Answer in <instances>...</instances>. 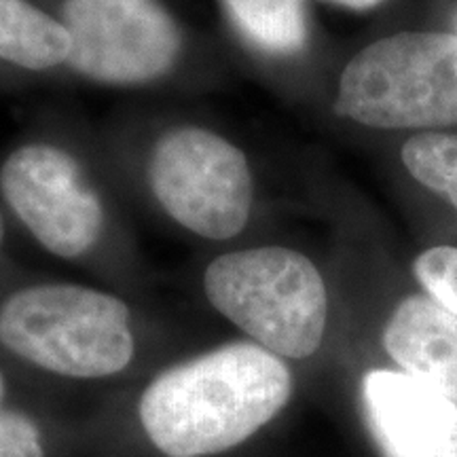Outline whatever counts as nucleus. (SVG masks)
<instances>
[{
    "label": "nucleus",
    "instance_id": "obj_1",
    "mask_svg": "<svg viewBox=\"0 0 457 457\" xmlns=\"http://www.w3.org/2000/svg\"><path fill=\"white\" fill-rule=\"evenodd\" d=\"M290 394L284 358L253 341H231L162 370L142 392L140 421L163 455H214L270 424Z\"/></svg>",
    "mask_w": 457,
    "mask_h": 457
},
{
    "label": "nucleus",
    "instance_id": "obj_2",
    "mask_svg": "<svg viewBox=\"0 0 457 457\" xmlns=\"http://www.w3.org/2000/svg\"><path fill=\"white\" fill-rule=\"evenodd\" d=\"M0 345L47 373L102 379L129 367L128 303L81 284L21 286L0 301Z\"/></svg>",
    "mask_w": 457,
    "mask_h": 457
},
{
    "label": "nucleus",
    "instance_id": "obj_3",
    "mask_svg": "<svg viewBox=\"0 0 457 457\" xmlns=\"http://www.w3.org/2000/svg\"><path fill=\"white\" fill-rule=\"evenodd\" d=\"M204 293L248 341L279 358H310L322 345L327 284L299 250L254 245L216 254L204 271Z\"/></svg>",
    "mask_w": 457,
    "mask_h": 457
},
{
    "label": "nucleus",
    "instance_id": "obj_4",
    "mask_svg": "<svg viewBox=\"0 0 457 457\" xmlns=\"http://www.w3.org/2000/svg\"><path fill=\"white\" fill-rule=\"evenodd\" d=\"M333 111L364 128L457 123V32H398L367 45L343 68Z\"/></svg>",
    "mask_w": 457,
    "mask_h": 457
},
{
    "label": "nucleus",
    "instance_id": "obj_5",
    "mask_svg": "<svg viewBox=\"0 0 457 457\" xmlns=\"http://www.w3.org/2000/svg\"><path fill=\"white\" fill-rule=\"evenodd\" d=\"M145 182L157 208L204 242H231L253 219L250 159L208 125L176 123L159 131L145 159Z\"/></svg>",
    "mask_w": 457,
    "mask_h": 457
},
{
    "label": "nucleus",
    "instance_id": "obj_6",
    "mask_svg": "<svg viewBox=\"0 0 457 457\" xmlns=\"http://www.w3.org/2000/svg\"><path fill=\"white\" fill-rule=\"evenodd\" d=\"M0 204L45 253L81 261L108 236L104 195L68 146L24 140L0 159Z\"/></svg>",
    "mask_w": 457,
    "mask_h": 457
},
{
    "label": "nucleus",
    "instance_id": "obj_7",
    "mask_svg": "<svg viewBox=\"0 0 457 457\" xmlns=\"http://www.w3.org/2000/svg\"><path fill=\"white\" fill-rule=\"evenodd\" d=\"M72 38L66 71L108 89L168 81L185 57V32L162 0H62Z\"/></svg>",
    "mask_w": 457,
    "mask_h": 457
},
{
    "label": "nucleus",
    "instance_id": "obj_8",
    "mask_svg": "<svg viewBox=\"0 0 457 457\" xmlns=\"http://www.w3.org/2000/svg\"><path fill=\"white\" fill-rule=\"evenodd\" d=\"M362 413L381 457H457V403L403 370L362 379Z\"/></svg>",
    "mask_w": 457,
    "mask_h": 457
},
{
    "label": "nucleus",
    "instance_id": "obj_9",
    "mask_svg": "<svg viewBox=\"0 0 457 457\" xmlns=\"http://www.w3.org/2000/svg\"><path fill=\"white\" fill-rule=\"evenodd\" d=\"M384 347L403 373L457 403V313L430 295H411L387 320Z\"/></svg>",
    "mask_w": 457,
    "mask_h": 457
},
{
    "label": "nucleus",
    "instance_id": "obj_10",
    "mask_svg": "<svg viewBox=\"0 0 457 457\" xmlns=\"http://www.w3.org/2000/svg\"><path fill=\"white\" fill-rule=\"evenodd\" d=\"M72 38L60 17L30 0H0V68L15 74H51L66 68Z\"/></svg>",
    "mask_w": 457,
    "mask_h": 457
},
{
    "label": "nucleus",
    "instance_id": "obj_11",
    "mask_svg": "<svg viewBox=\"0 0 457 457\" xmlns=\"http://www.w3.org/2000/svg\"><path fill=\"white\" fill-rule=\"evenodd\" d=\"M236 37L253 54L288 60L310 43L305 0H220Z\"/></svg>",
    "mask_w": 457,
    "mask_h": 457
},
{
    "label": "nucleus",
    "instance_id": "obj_12",
    "mask_svg": "<svg viewBox=\"0 0 457 457\" xmlns=\"http://www.w3.org/2000/svg\"><path fill=\"white\" fill-rule=\"evenodd\" d=\"M400 157L420 185L443 195L457 210V136L443 131L411 136Z\"/></svg>",
    "mask_w": 457,
    "mask_h": 457
},
{
    "label": "nucleus",
    "instance_id": "obj_13",
    "mask_svg": "<svg viewBox=\"0 0 457 457\" xmlns=\"http://www.w3.org/2000/svg\"><path fill=\"white\" fill-rule=\"evenodd\" d=\"M413 271L434 301L457 313V248L438 245L426 250L415 259Z\"/></svg>",
    "mask_w": 457,
    "mask_h": 457
},
{
    "label": "nucleus",
    "instance_id": "obj_14",
    "mask_svg": "<svg viewBox=\"0 0 457 457\" xmlns=\"http://www.w3.org/2000/svg\"><path fill=\"white\" fill-rule=\"evenodd\" d=\"M0 457H45L37 421L20 411H0Z\"/></svg>",
    "mask_w": 457,
    "mask_h": 457
},
{
    "label": "nucleus",
    "instance_id": "obj_15",
    "mask_svg": "<svg viewBox=\"0 0 457 457\" xmlns=\"http://www.w3.org/2000/svg\"><path fill=\"white\" fill-rule=\"evenodd\" d=\"M328 3L341 4V7H347V9H353V11H369V9L379 7L384 0H328Z\"/></svg>",
    "mask_w": 457,
    "mask_h": 457
},
{
    "label": "nucleus",
    "instance_id": "obj_16",
    "mask_svg": "<svg viewBox=\"0 0 457 457\" xmlns=\"http://www.w3.org/2000/svg\"><path fill=\"white\" fill-rule=\"evenodd\" d=\"M7 236H9V216L4 212L3 204H0V254H3L4 244H7Z\"/></svg>",
    "mask_w": 457,
    "mask_h": 457
},
{
    "label": "nucleus",
    "instance_id": "obj_17",
    "mask_svg": "<svg viewBox=\"0 0 457 457\" xmlns=\"http://www.w3.org/2000/svg\"><path fill=\"white\" fill-rule=\"evenodd\" d=\"M3 394H4V377L0 373V400H3Z\"/></svg>",
    "mask_w": 457,
    "mask_h": 457
},
{
    "label": "nucleus",
    "instance_id": "obj_18",
    "mask_svg": "<svg viewBox=\"0 0 457 457\" xmlns=\"http://www.w3.org/2000/svg\"><path fill=\"white\" fill-rule=\"evenodd\" d=\"M455 28H457V15H455Z\"/></svg>",
    "mask_w": 457,
    "mask_h": 457
}]
</instances>
